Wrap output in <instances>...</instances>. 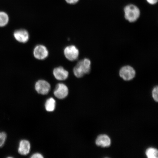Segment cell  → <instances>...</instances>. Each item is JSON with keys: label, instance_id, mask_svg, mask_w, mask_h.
Segmentation results:
<instances>
[{"label": "cell", "instance_id": "1", "mask_svg": "<svg viewBox=\"0 0 158 158\" xmlns=\"http://www.w3.org/2000/svg\"><path fill=\"white\" fill-rule=\"evenodd\" d=\"M91 70V62L89 59L85 58L79 60L73 69L74 76L81 78L89 73Z\"/></svg>", "mask_w": 158, "mask_h": 158}, {"label": "cell", "instance_id": "2", "mask_svg": "<svg viewBox=\"0 0 158 158\" xmlns=\"http://www.w3.org/2000/svg\"><path fill=\"white\" fill-rule=\"evenodd\" d=\"M124 16L126 20L134 23L139 19L141 12L137 6L133 4L126 6L124 8Z\"/></svg>", "mask_w": 158, "mask_h": 158}, {"label": "cell", "instance_id": "3", "mask_svg": "<svg viewBox=\"0 0 158 158\" xmlns=\"http://www.w3.org/2000/svg\"><path fill=\"white\" fill-rule=\"evenodd\" d=\"M119 74L120 77L123 80L129 81L135 77L136 72L133 67L129 65H126L120 69Z\"/></svg>", "mask_w": 158, "mask_h": 158}, {"label": "cell", "instance_id": "4", "mask_svg": "<svg viewBox=\"0 0 158 158\" xmlns=\"http://www.w3.org/2000/svg\"><path fill=\"white\" fill-rule=\"evenodd\" d=\"M64 53L65 58L70 61L77 60L80 54L79 49L76 46L73 45L65 47Z\"/></svg>", "mask_w": 158, "mask_h": 158}, {"label": "cell", "instance_id": "5", "mask_svg": "<svg viewBox=\"0 0 158 158\" xmlns=\"http://www.w3.org/2000/svg\"><path fill=\"white\" fill-rule=\"evenodd\" d=\"M33 54L35 59L39 60H44L48 56L49 52L47 47L44 45L39 44L35 47Z\"/></svg>", "mask_w": 158, "mask_h": 158}, {"label": "cell", "instance_id": "6", "mask_svg": "<svg viewBox=\"0 0 158 158\" xmlns=\"http://www.w3.org/2000/svg\"><path fill=\"white\" fill-rule=\"evenodd\" d=\"M35 89L38 94L42 95L48 94L50 90L51 85L48 82L44 80H39L36 82Z\"/></svg>", "mask_w": 158, "mask_h": 158}, {"label": "cell", "instance_id": "7", "mask_svg": "<svg viewBox=\"0 0 158 158\" xmlns=\"http://www.w3.org/2000/svg\"><path fill=\"white\" fill-rule=\"evenodd\" d=\"M15 39L18 42L22 43H25L29 39V34L27 30L23 29L17 30L13 33Z\"/></svg>", "mask_w": 158, "mask_h": 158}, {"label": "cell", "instance_id": "8", "mask_svg": "<svg viewBox=\"0 0 158 158\" xmlns=\"http://www.w3.org/2000/svg\"><path fill=\"white\" fill-rule=\"evenodd\" d=\"M69 89L66 85L59 83L56 85L54 91V94L56 97L59 99H63L68 96Z\"/></svg>", "mask_w": 158, "mask_h": 158}, {"label": "cell", "instance_id": "9", "mask_svg": "<svg viewBox=\"0 0 158 158\" xmlns=\"http://www.w3.org/2000/svg\"><path fill=\"white\" fill-rule=\"evenodd\" d=\"M55 78L59 81H64L68 78L69 73L63 67L59 66L55 68L53 71Z\"/></svg>", "mask_w": 158, "mask_h": 158}, {"label": "cell", "instance_id": "10", "mask_svg": "<svg viewBox=\"0 0 158 158\" xmlns=\"http://www.w3.org/2000/svg\"><path fill=\"white\" fill-rule=\"evenodd\" d=\"M97 146L102 148L109 147L111 145V139L107 135L102 134L98 135L95 141Z\"/></svg>", "mask_w": 158, "mask_h": 158}, {"label": "cell", "instance_id": "11", "mask_svg": "<svg viewBox=\"0 0 158 158\" xmlns=\"http://www.w3.org/2000/svg\"><path fill=\"white\" fill-rule=\"evenodd\" d=\"M31 149V145L29 141L23 140L20 142L18 149L19 153L22 155H28Z\"/></svg>", "mask_w": 158, "mask_h": 158}, {"label": "cell", "instance_id": "12", "mask_svg": "<svg viewBox=\"0 0 158 158\" xmlns=\"http://www.w3.org/2000/svg\"><path fill=\"white\" fill-rule=\"evenodd\" d=\"M45 106L47 111L52 112L55 110L56 106V101L54 98H49L45 102Z\"/></svg>", "mask_w": 158, "mask_h": 158}, {"label": "cell", "instance_id": "13", "mask_svg": "<svg viewBox=\"0 0 158 158\" xmlns=\"http://www.w3.org/2000/svg\"><path fill=\"white\" fill-rule=\"evenodd\" d=\"M9 18L8 15L4 11H0V27L6 26L9 23Z\"/></svg>", "mask_w": 158, "mask_h": 158}, {"label": "cell", "instance_id": "14", "mask_svg": "<svg viewBox=\"0 0 158 158\" xmlns=\"http://www.w3.org/2000/svg\"><path fill=\"white\" fill-rule=\"evenodd\" d=\"M147 157L148 158H157L158 151L157 149L153 148H148L145 152Z\"/></svg>", "mask_w": 158, "mask_h": 158}, {"label": "cell", "instance_id": "15", "mask_svg": "<svg viewBox=\"0 0 158 158\" xmlns=\"http://www.w3.org/2000/svg\"><path fill=\"white\" fill-rule=\"evenodd\" d=\"M6 137V134L5 132L0 133V147H3L4 144Z\"/></svg>", "mask_w": 158, "mask_h": 158}, {"label": "cell", "instance_id": "16", "mask_svg": "<svg viewBox=\"0 0 158 158\" xmlns=\"http://www.w3.org/2000/svg\"><path fill=\"white\" fill-rule=\"evenodd\" d=\"M158 88L157 86H156L152 90V97L154 100L157 102L158 101Z\"/></svg>", "mask_w": 158, "mask_h": 158}, {"label": "cell", "instance_id": "17", "mask_svg": "<svg viewBox=\"0 0 158 158\" xmlns=\"http://www.w3.org/2000/svg\"><path fill=\"white\" fill-rule=\"evenodd\" d=\"M80 0H65L67 3L70 5H74L78 2Z\"/></svg>", "mask_w": 158, "mask_h": 158}, {"label": "cell", "instance_id": "18", "mask_svg": "<svg viewBox=\"0 0 158 158\" xmlns=\"http://www.w3.org/2000/svg\"><path fill=\"white\" fill-rule=\"evenodd\" d=\"M31 157V158H43L44 157L41 154L36 153L33 154Z\"/></svg>", "mask_w": 158, "mask_h": 158}, {"label": "cell", "instance_id": "19", "mask_svg": "<svg viewBox=\"0 0 158 158\" xmlns=\"http://www.w3.org/2000/svg\"><path fill=\"white\" fill-rule=\"evenodd\" d=\"M158 0H147V1L149 4L154 5L156 4L158 2Z\"/></svg>", "mask_w": 158, "mask_h": 158}]
</instances>
